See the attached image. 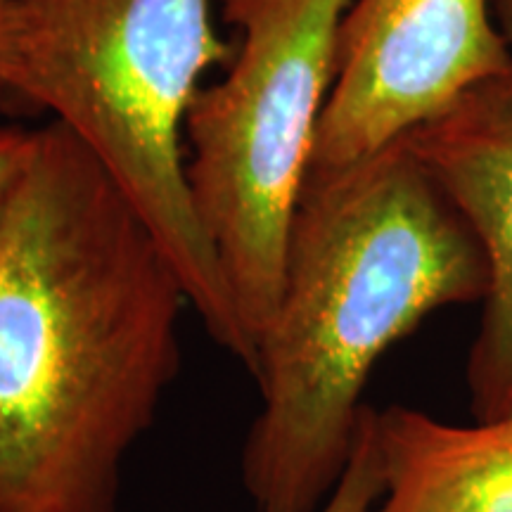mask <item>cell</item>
<instances>
[{
	"instance_id": "obj_4",
	"label": "cell",
	"mask_w": 512,
	"mask_h": 512,
	"mask_svg": "<svg viewBox=\"0 0 512 512\" xmlns=\"http://www.w3.org/2000/svg\"><path fill=\"white\" fill-rule=\"evenodd\" d=\"M221 3L242 46L226 79L192 100L185 178L256 356L278 302L351 0Z\"/></svg>"
},
{
	"instance_id": "obj_1",
	"label": "cell",
	"mask_w": 512,
	"mask_h": 512,
	"mask_svg": "<svg viewBox=\"0 0 512 512\" xmlns=\"http://www.w3.org/2000/svg\"><path fill=\"white\" fill-rule=\"evenodd\" d=\"M185 306L147 223L50 121L0 223V512H117Z\"/></svg>"
},
{
	"instance_id": "obj_5",
	"label": "cell",
	"mask_w": 512,
	"mask_h": 512,
	"mask_svg": "<svg viewBox=\"0 0 512 512\" xmlns=\"http://www.w3.org/2000/svg\"><path fill=\"white\" fill-rule=\"evenodd\" d=\"M508 74L494 0H351L311 169L375 155Z\"/></svg>"
},
{
	"instance_id": "obj_7",
	"label": "cell",
	"mask_w": 512,
	"mask_h": 512,
	"mask_svg": "<svg viewBox=\"0 0 512 512\" xmlns=\"http://www.w3.org/2000/svg\"><path fill=\"white\" fill-rule=\"evenodd\" d=\"M375 434L384 486L370 512H512V411L458 425L389 406Z\"/></svg>"
},
{
	"instance_id": "obj_9",
	"label": "cell",
	"mask_w": 512,
	"mask_h": 512,
	"mask_svg": "<svg viewBox=\"0 0 512 512\" xmlns=\"http://www.w3.org/2000/svg\"><path fill=\"white\" fill-rule=\"evenodd\" d=\"M38 131L19 126H0V223H3L15 192L27 176L36 152Z\"/></svg>"
},
{
	"instance_id": "obj_2",
	"label": "cell",
	"mask_w": 512,
	"mask_h": 512,
	"mask_svg": "<svg viewBox=\"0 0 512 512\" xmlns=\"http://www.w3.org/2000/svg\"><path fill=\"white\" fill-rule=\"evenodd\" d=\"M482 247L406 140L309 171L283 283L256 339L261 408L242 448L256 512H318L349 463L384 351L444 306L482 302Z\"/></svg>"
},
{
	"instance_id": "obj_11",
	"label": "cell",
	"mask_w": 512,
	"mask_h": 512,
	"mask_svg": "<svg viewBox=\"0 0 512 512\" xmlns=\"http://www.w3.org/2000/svg\"><path fill=\"white\" fill-rule=\"evenodd\" d=\"M498 27H501L505 41L512 48V0H494Z\"/></svg>"
},
{
	"instance_id": "obj_10",
	"label": "cell",
	"mask_w": 512,
	"mask_h": 512,
	"mask_svg": "<svg viewBox=\"0 0 512 512\" xmlns=\"http://www.w3.org/2000/svg\"><path fill=\"white\" fill-rule=\"evenodd\" d=\"M5 8H8V0H0V86H3L5 72H8V24H5Z\"/></svg>"
},
{
	"instance_id": "obj_3",
	"label": "cell",
	"mask_w": 512,
	"mask_h": 512,
	"mask_svg": "<svg viewBox=\"0 0 512 512\" xmlns=\"http://www.w3.org/2000/svg\"><path fill=\"white\" fill-rule=\"evenodd\" d=\"M0 95L48 110L105 166L174 264L202 325L249 373L252 344L185 178L200 79L233 62L211 0H8Z\"/></svg>"
},
{
	"instance_id": "obj_6",
	"label": "cell",
	"mask_w": 512,
	"mask_h": 512,
	"mask_svg": "<svg viewBox=\"0 0 512 512\" xmlns=\"http://www.w3.org/2000/svg\"><path fill=\"white\" fill-rule=\"evenodd\" d=\"M463 214L489 285L467 361L475 418L512 411V74L403 138Z\"/></svg>"
},
{
	"instance_id": "obj_8",
	"label": "cell",
	"mask_w": 512,
	"mask_h": 512,
	"mask_svg": "<svg viewBox=\"0 0 512 512\" xmlns=\"http://www.w3.org/2000/svg\"><path fill=\"white\" fill-rule=\"evenodd\" d=\"M382 463L375 434V408L366 406L342 477L318 512H370L382 496Z\"/></svg>"
}]
</instances>
